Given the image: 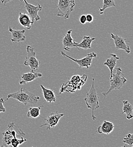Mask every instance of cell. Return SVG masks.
<instances>
[{
	"instance_id": "1",
	"label": "cell",
	"mask_w": 133,
	"mask_h": 147,
	"mask_svg": "<svg viewBox=\"0 0 133 147\" xmlns=\"http://www.w3.org/2000/svg\"><path fill=\"white\" fill-rule=\"evenodd\" d=\"M11 98L18 101L24 105L35 104L40 100L39 96L24 88H21L17 92L8 94L6 100Z\"/></svg>"
},
{
	"instance_id": "2",
	"label": "cell",
	"mask_w": 133,
	"mask_h": 147,
	"mask_svg": "<svg viewBox=\"0 0 133 147\" xmlns=\"http://www.w3.org/2000/svg\"><path fill=\"white\" fill-rule=\"evenodd\" d=\"M87 79V75L86 74H83L82 76L78 75L73 76L66 83H63L62 85L59 93L65 92L74 93L76 90H80L82 87L86 83Z\"/></svg>"
},
{
	"instance_id": "3",
	"label": "cell",
	"mask_w": 133,
	"mask_h": 147,
	"mask_svg": "<svg viewBox=\"0 0 133 147\" xmlns=\"http://www.w3.org/2000/svg\"><path fill=\"white\" fill-rule=\"evenodd\" d=\"M94 78H92V86L88 92L86 93V97L84 98L87 108L92 110L91 118L94 121L96 119L95 115V111L99 108V96L94 86Z\"/></svg>"
},
{
	"instance_id": "4",
	"label": "cell",
	"mask_w": 133,
	"mask_h": 147,
	"mask_svg": "<svg viewBox=\"0 0 133 147\" xmlns=\"http://www.w3.org/2000/svg\"><path fill=\"white\" fill-rule=\"evenodd\" d=\"M116 73L113 74L110 78V87L109 90L103 93L104 98L113 90L121 89L124 84L127 82V79L122 73V70L120 67L115 68Z\"/></svg>"
},
{
	"instance_id": "5",
	"label": "cell",
	"mask_w": 133,
	"mask_h": 147,
	"mask_svg": "<svg viewBox=\"0 0 133 147\" xmlns=\"http://www.w3.org/2000/svg\"><path fill=\"white\" fill-rule=\"evenodd\" d=\"M76 6L75 0H58L56 8L58 10L57 17L69 18L70 13L74 10Z\"/></svg>"
},
{
	"instance_id": "6",
	"label": "cell",
	"mask_w": 133,
	"mask_h": 147,
	"mask_svg": "<svg viewBox=\"0 0 133 147\" xmlns=\"http://www.w3.org/2000/svg\"><path fill=\"white\" fill-rule=\"evenodd\" d=\"M16 125L14 123L11 122L8 125L7 129H6L2 134L3 138L2 140V145L1 147H8L10 146L11 141L12 139L20 134H24L23 131L20 129L18 128V131H16L14 128Z\"/></svg>"
},
{
	"instance_id": "7",
	"label": "cell",
	"mask_w": 133,
	"mask_h": 147,
	"mask_svg": "<svg viewBox=\"0 0 133 147\" xmlns=\"http://www.w3.org/2000/svg\"><path fill=\"white\" fill-rule=\"evenodd\" d=\"M27 55L24 65L29 66L32 71H36L39 68V61L36 58L35 48L31 45H27L26 48Z\"/></svg>"
},
{
	"instance_id": "8",
	"label": "cell",
	"mask_w": 133,
	"mask_h": 147,
	"mask_svg": "<svg viewBox=\"0 0 133 147\" xmlns=\"http://www.w3.org/2000/svg\"><path fill=\"white\" fill-rule=\"evenodd\" d=\"M62 55H63L65 57H66L69 59H70V60L75 62L77 65L79 66V68H83L85 67L86 69H89V67L91 66V64H92V59L93 58H96L97 57V55L95 53V52H91L88 53L86 57H84V58L78 59H74L70 56L66 55L65 53H64L63 52H61Z\"/></svg>"
},
{
	"instance_id": "9",
	"label": "cell",
	"mask_w": 133,
	"mask_h": 147,
	"mask_svg": "<svg viewBox=\"0 0 133 147\" xmlns=\"http://www.w3.org/2000/svg\"><path fill=\"white\" fill-rule=\"evenodd\" d=\"M65 115L64 113H58L57 111L51 113L45 119V123L41 125L40 127L46 126L47 129L54 128L58 125L60 119Z\"/></svg>"
},
{
	"instance_id": "10",
	"label": "cell",
	"mask_w": 133,
	"mask_h": 147,
	"mask_svg": "<svg viewBox=\"0 0 133 147\" xmlns=\"http://www.w3.org/2000/svg\"><path fill=\"white\" fill-rule=\"evenodd\" d=\"M20 1H23L24 2V7L26 11L28 13V15L30 17L32 20L34 22V20L38 21L40 20V17L38 16V13L43 9V7L38 3L37 6H34L31 3L27 2L26 0H19Z\"/></svg>"
},
{
	"instance_id": "11",
	"label": "cell",
	"mask_w": 133,
	"mask_h": 147,
	"mask_svg": "<svg viewBox=\"0 0 133 147\" xmlns=\"http://www.w3.org/2000/svg\"><path fill=\"white\" fill-rule=\"evenodd\" d=\"M111 38L114 41L115 48L116 50H124L128 54H129L131 52L130 48L126 44V38H124L117 35L111 34Z\"/></svg>"
},
{
	"instance_id": "12",
	"label": "cell",
	"mask_w": 133,
	"mask_h": 147,
	"mask_svg": "<svg viewBox=\"0 0 133 147\" xmlns=\"http://www.w3.org/2000/svg\"><path fill=\"white\" fill-rule=\"evenodd\" d=\"M72 30L68 31L67 34L63 36L62 39V42L63 45V48L64 50L69 52L71 48L75 47L78 42H76L74 38L72 36Z\"/></svg>"
},
{
	"instance_id": "13",
	"label": "cell",
	"mask_w": 133,
	"mask_h": 147,
	"mask_svg": "<svg viewBox=\"0 0 133 147\" xmlns=\"http://www.w3.org/2000/svg\"><path fill=\"white\" fill-rule=\"evenodd\" d=\"M9 31L11 34V38L10 39L11 41L13 42H19L24 41L26 39L25 36L24 30H17L11 27H9Z\"/></svg>"
},
{
	"instance_id": "14",
	"label": "cell",
	"mask_w": 133,
	"mask_h": 147,
	"mask_svg": "<svg viewBox=\"0 0 133 147\" xmlns=\"http://www.w3.org/2000/svg\"><path fill=\"white\" fill-rule=\"evenodd\" d=\"M42 76V74L40 73L36 72L35 71H31L30 73L23 74L20 78L19 81V84L23 85L26 84L27 83L31 82L36 79L40 78Z\"/></svg>"
},
{
	"instance_id": "15",
	"label": "cell",
	"mask_w": 133,
	"mask_h": 147,
	"mask_svg": "<svg viewBox=\"0 0 133 147\" xmlns=\"http://www.w3.org/2000/svg\"><path fill=\"white\" fill-rule=\"evenodd\" d=\"M18 22L22 26L27 30L31 29L34 23L28 14L21 12L19 13Z\"/></svg>"
},
{
	"instance_id": "16",
	"label": "cell",
	"mask_w": 133,
	"mask_h": 147,
	"mask_svg": "<svg viewBox=\"0 0 133 147\" xmlns=\"http://www.w3.org/2000/svg\"><path fill=\"white\" fill-rule=\"evenodd\" d=\"M114 129V124L112 122L108 121H104L102 125L96 129V132L100 134H104L109 135L113 131Z\"/></svg>"
},
{
	"instance_id": "17",
	"label": "cell",
	"mask_w": 133,
	"mask_h": 147,
	"mask_svg": "<svg viewBox=\"0 0 133 147\" xmlns=\"http://www.w3.org/2000/svg\"><path fill=\"white\" fill-rule=\"evenodd\" d=\"M95 37H91L90 36H83L82 41L80 43H78L75 47L78 50L80 49L84 50H87L91 48V44L94 41Z\"/></svg>"
},
{
	"instance_id": "18",
	"label": "cell",
	"mask_w": 133,
	"mask_h": 147,
	"mask_svg": "<svg viewBox=\"0 0 133 147\" xmlns=\"http://www.w3.org/2000/svg\"><path fill=\"white\" fill-rule=\"evenodd\" d=\"M40 87L43 93L44 98L46 101L48 102L49 104H51L53 102H56V97L53 90L46 88L42 84L40 85Z\"/></svg>"
},
{
	"instance_id": "19",
	"label": "cell",
	"mask_w": 133,
	"mask_h": 147,
	"mask_svg": "<svg viewBox=\"0 0 133 147\" xmlns=\"http://www.w3.org/2000/svg\"><path fill=\"white\" fill-rule=\"evenodd\" d=\"M111 58H108L104 62V65L108 67L111 73V77L112 76L113 70L116 65L117 61L119 59V57L115 54H111ZM110 77V78H111Z\"/></svg>"
},
{
	"instance_id": "20",
	"label": "cell",
	"mask_w": 133,
	"mask_h": 147,
	"mask_svg": "<svg viewBox=\"0 0 133 147\" xmlns=\"http://www.w3.org/2000/svg\"><path fill=\"white\" fill-rule=\"evenodd\" d=\"M122 102L123 111L122 113H125L126 114L127 119H131L133 118V108L132 104H130V103L128 100L124 101Z\"/></svg>"
},
{
	"instance_id": "21",
	"label": "cell",
	"mask_w": 133,
	"mask_h": 147,
	"mask_svg": "<svg viewBox=\"0 0 133 147\" xmlns=\"http://www.w3.org/2000/svg\"><path fill=\"white\" fill-rule=\"evenodd\" d=\"M43 106L38 107H30L27 113V117L31 118H37L40 115V110Z\"/></svg>"
},
{
	"instance_id": "22",
	"label": "cell",
	"mask_w": 133,
	"mask_h": 147,
	"mask_svg": "<svg viewBox=\"0 0 133 147\" xmlns=\"http://www.w3.org/2000/svg\"><path fill=\"white\" fill-rule=\"evenodd\" d=\"M103 6L99 7V13L100 14H103L104 10L107 8L111 7H115V4L114 0H103Z\"/></svg>"
},
{
	"instance_id": "23",
	"label": "cell",
	"mask_w": 133,
	"mask_h": 147,
	"mask_svg": "<svg viewBox=\"0 0 133 147\" xmlns=\"http://www.w3.org/2000/svg\"><path fill=\"white\" fill-rule=\"evenodd\" d=\"M26 141H27V139H24L23 137L18 138H17V136H16L12 139L11 141L10 146L11 147H19L22 144L26 142Z\"/></svg>"
},
{
	"instance_id": "24",
	"label": "cell",
	"mask_w": 133,
	"mask_h": 147,
	"mask_svg": "<svg viewBox=\"0 0 133 147\" xmlns=\"http://www.w3.org/2000/svg\"><path fill=\"white\" fill-rule=\"evenodd\" d=\"M123 142L129 146L133 147V134H128L123 140Z\"/></svg>"
},
{
	"instance_id": "25",
	"label": "cell",
	"mask_w": 133,
	"mask_h": 147,
	"mask_svg": "<svg viewBox=\"0 0 133 147\" xmlns=\"http://www.w3.org/2000/svg\"><path fill=\"white\" fill-rule=\"evenodd\" d=\"M5 101L3 100V98L0 99V113H5L6 112V108L3 106V104Z\"/></svg>"
},
{
	"instance_id": "26",
	"label": "cell",
	"mask_w": 133,
	"mask_h": 147,
	"mask_svg": "<svg viewBox=\"0 0 133 147\" xmlns=\"http://www.w3.org/2000/svg\"><path fill=\"white\" fill-rule=\"evenodd\" d=\"M86 16V20L88 23H92L94 21V17L92 15L88 14Z\"/></svg>"
},
{
	"instance_id": "27",
	"label": "cell",
	"mask_w": 133,
	"mask_h": 147,
	"mask_svg": "<svg viewBox=\"0 0 133 147\" xmlns=\"http://www.w3.org/2000/svg\"><path fill=\"white\" fill-rule=\"evenodd\" d=\"M79 22L82 24H85L87 22L86 15H82L80 16V17L79 18Z\"/></svg>"
},
{
	"instance_id": "28",
	"label": "cell",
	"mask_w": 133,
	"mask_h": 147,
	"mask_svg": "<svg viewBox=\"0 0 133 147\" xmlns=\"http://www.w3.org/2000/svg\"><path fill=\"white\" fill-rule=\"evenodd\" d=\"M1 1V3H2V4H3V5H6L7 3H8V2H11V1H13V0H0Z\"/></svg>"
},
{
	"instance_id": "29",
	"label": "cell",
	"mask_w": 133,
	"mask_h": 147,
	"mask_svg": "<svg viewBox=\"0 0 133 147\" xmlns=\"http://www.w3.org/2000/svg\"><path fill=\"white\" fill-rule=\"evenodd\" d=\"M129 147L128 145H125L124 146H123V147Z\"/></svg>"
},
{
	"instance_id": "30",
	"label": "cell",
	"mask_w": 133,
	"mask_h": 147,
	"mask_svg": "<svg viewBox=\"0 0 133 147\" xmlns=\"http://www.w3.org/2000/svg\"></svg>"
}]
</instances>
